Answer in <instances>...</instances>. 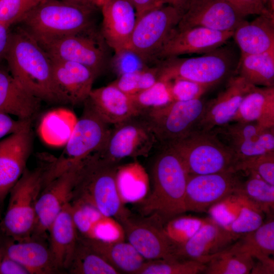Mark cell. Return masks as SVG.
I'll use <instances>...</instances> for the list:
<instances>
[{
    "instance_id": "1",
    "label": "cell",
    "mask_w": 274,
    "mask_h": 274,
    "mask_svg": "<svg viewBox=\"0 0 274 274\" xmlns=\"http://www.w3.org/2000/svg\"><path fill=\"white\" fill-rule=\"evenodd\" d=\"M4 58L11 75L41 101L63 104L54 82L51 60L21 27L11 33Z\"/></svg>"
},
{
    "instance_id": "2",
    "label": "cell",
    "mask_w": 274,
    "mask_h": 274,
    "mask_svg": "<svg viewBox=\"0 0 274 274\" xmlns=\"http://www.w3.org/2000/svg\"><path fill=\"white\" fill-rule=\"evenodd\" d=\"M188 177L178 155L172 148L165 146L153 166L150 193L140 203L139 210L142 217L164 224L185 213Z\"/></svg>"
},
{
    "instance_id": "3",
    "label": "cell",
    "mask_w": 274,
    "mask_h": 274,
    "mask_svg": "<svg viewBox=\"0 0 274 274\" xmlns=\"http://www.w3.org/2000/svg\"><path fill=\"white\" fill-rule=\"evenodd\" d=\"M119 165L109 162L97 152L81 161L72 201L92 206L119 222L131 214L124 206L116 182Z\"/></svg>"
},
{
    "instance_id": "4",
    "label": "cell",
    "mask_w": 274,
    "mask_h": 274,
    "mask_svg": "<svg viewBox=\"0 0 274 274\" xmlns=\"http://www.w3.org/2000/svg\"><path fill=\"white\" fill-rule=\"evenodd\" d=\"M97 7L63 0H43L18 23L35 39L77 33L95 28Z\"/></svg>"
},
{
    "instance_id": "5",
    "label": "cell",
    "mask_w": 274,
    "mask_h": 274,
    "mask_svg": "<svg viewBox=\"0 0 274 274\" xmlns=\"http://www.w3.org/2000/svg\"><path fill=\"white\" fill-rule=\"evenodd\" d=\"M239 57L233 48L223 45L200 56L167 58L155 62L158 81L185 80L210 89L236 74Z\"/></svg>"
},
{
    "instance_id": "6",
    "label": "cell",
    "mask_w": 274,
    "mask_h": 274,
    "mask_svg": "<svg viewBox=\"0 0 274 274\" xmlns=\"http://www.w3.org/2000/svg\"><path fill=\"white\" fill-rule=\"evenodd\" d=\"M82 115L77 119L61 154L51 160L45 176L46 182L73 165L100 151L109 136L111 129L94 110L88 99L83 103Z\"/></svg>"
},
{
    "instance_id": "7",
    "label": "cell",
    "mask_w": 274,
    "mask_h": 274,
    "mask_svg": "<svg viewBox=\"0 0 274 274\" xmlns=\"http://www.w3.org/2000/svg\"><path fill=\"white\" fill-rule=\"evenodd\" d=\"M46 165L26 168L11 189L2 223L4 233L14 241L32 236L36 224V204L44 186Z\"/></svg>"
},
{
    "instance_id": "8",
    "label": "cell",
    "mask_w": 274,
    "mask_h": 274,
    "mask_svg": "<svg viewBox=\"0 0 274 274\" xmlns=\"http://www.w3.org/2000/svg\"><path fill=\"white\" fill-rule=\"evenodd\" d=\"M166 146L178 155L188 175L235 172L236 158L211 131L195 129Z\"/></svg>"
},
{
    "instance_id": "9",
    "label": "cell",
    "mask_w": 274,
    "mask_h": 274,
    "mask_svg": "<svg viewBox=\"0 0 274 274\" xmlns=\"http://www.w3.org/2000/svg\"><path fill=\"white\" fill-rule=\"evenodd\" d=\"M35 40L51 59L81 64L90 68L96 77L108 65L106 47L108 45L95 28L77 33Z\"/></svg>"
},
{
    "instance_id": "10",
    "label": "cell",
    "mask_w": 274,
    "mask_h": 274,
    "mask_svg": "<svg viewBox=\"0 0 274 274\" xmlns=\"http://www.w3.org/2000/svg\"><path fill=\"white\" fill-rule=\"evenodd\" d=\"M206 103L201 97L189 100H174L140 115L147 122L157 141L166 146L196 129Z\"/></svg>"
},
{
    "instance_id": "11",
    "label": "cell",
    "mask_w": 274,
    "mask_h": 274,
    "mask_svg": "<svg viewBox=\"0 0 274 274\" xmlns=\"http://www.w3.org/2000/svg\"><path fill=\"white\" fill-rule=\"evenodd\" d=\"M182 11L170 5L153 8L136 18L128 49L146 63L155 54L177 26Z\"/></svg>"
},
{
    "instance_id": "12",
    "label": "cell",
    "mask_w": 274,
    "mask_h": 274,
    "mask_svg": "<svg viewBox=\"0 0 274 274\" xmlns=\"http://www.w3.org/2000/svg\"><path fill=\"white\" fill-rule=\"evenodd\" d=\"M156 142L147 122L138 115L115 124L106 144L96 152L107 161L118 164L127 157L147 156Z\"/></svg>"
},
{
    "instance_id": "13",
    "label": "cell",
    "mask_w": 274,
    "mask_h": 274,
    "mask_svg": "<svg viewBox=\"0 0 274 274\" xmlns=\"http://www.w3.org/2000/svg\"><path fill=\"white\" fill-rule=\"evenodd\" d=\"M81 161L73 165L43 187L36 204V224L32 236L48 238V230L52 222L72 200Z\"/></svg>"
},
{
    "instance_id": "14",
    "label": "cell",
    "mask_w": 274,
    "mask_h": 274,
    "mask_svg": "<svg viewBox=\"0 0 274 274\" xmlns=\"http://www.w3.org/2000/svg\"><path fill=\"white\" fill-rule=\"evenodd\" d=\"M211 131L239 160L274 151V127L254 122L232 121Z\"/></svg>"
},
{
    "instance_id": "15",
    "label": "cell",
    "mask_w": 274,
    "mask_h": 274,
    "mask_svg": "<svg viewBox=\"0 0 274 274\" xmlns=\"http://www.w3.org/2000/svg\"><path fill=\"white\" fill-rule=\"evenodd\" d=\"M238 172L188 175L184 198L186 212H204L234 194L242 181Z\"/></svg>"
},
{
    "instance_id": "16",
    "label": "cell",
    "mask_w": 274,
    "mask_h": 274,
    "mask_svg": "<svg viewBox=\"0 0 274 274\" xmlns=\"http://www.w3.org/2000/svg\"><path fill=\"white\" fill-rule=\"evenodd\" d=\"M119 223L125 239L147 261L178 258V245L168 236L164 224L143 217L135 219L131 215Z\"/></svg>"
},
{
    "instance_id": "17",
    "label": "cell",
    "mask_w": 274,
    "mask_h": 274,
    "mask_svg": "<svg viewBox=\"0 0 274 274\" xmlns=\"http://www.w3.org/2000/svg\"><path fill=\"white\" fill-rule=\"evenodd\" d=\"M244 18L227 0H187L176 28L184 29L200 26L231 31Z\"/></svg>"
},
{
    "instance_id": "18",
    "label": "cell",
    "mask_w": 274,
    "mask_h": 274,
    "mask_svg": "<svg viewBox=\"0 0 274 274\" xmlns=\"http://www.w3.org/2000/svg\"><path fill=\"white\" fill-rule=\"evenodd\" d=\"M233 31L200 26L184 29L175 27L154 55L152 62L184 54L209 52L224 45L232 37Z\"/></svg>"
},
{
    "instance_id": "19",
    "label": "cell",
    "mask_w": 274,
    "mask_h": 274,
    "mask_svg": "<svg viewBox=\"0 0 274 274\" xmlns=\"http://www.w3.org/2000/svg\"><path fill=\"white\" fill-rule=\"evenodd\" d=\"M32 143L31 125L0 140V204L26 169Z\"/></svg>"
},
{
    "instance_id": "20",
    "label": "cell",
    "mask_w": 274,
    "mask_h": 274,
    "mask_svg": "<svg viewBox=\"0 0 274 274\" xmlns=\"http://www.w3.org/2000/svg\"><path fill=\"white\" fill-rule=\"evenodd\" d=\"M253 86L237 74L230 77L223 90L206 102L196 129L210 131L231 122L243 99Z\"/></svg>"
},
{
    "instance_id": "21",
    "label": "cell",
    "mask_w": 274,
    "mask_h": 274,
    "mask_svg": "<svg viewBox=\"0 0 274 274\" xmlns=\"http://www.w3.org/2000/svg\"><path fill=\"white\" fill-rule=\"evenodd\" d=\"M237 239L226 227L212 218L208 219L190 238L178 245L177 256L206 263Z\"/></svg>"
},
{
    "instance_id": "22",
    "label": "cell",
    "mask_w": 274,
    "mask_h": 274,
    "mask_svg": "<svg viewBox=\"0 0 274 274\" xmlns=\"http://www.w3.org/2000/svg\"><path fill=\"white\" fill-rule=\"evenodd\" d=\"M100 7V32L106 43L115 54L127 50L136 20L134 7L128 0H105Z\"/></svg>"
},
{
    "instance_id": "23",
    "label": "cell",
    "mask_w": 274,
    "mask_h": 274,
    "mask_svg": "<svg viewBox=\"0 0 274 274\" xmlns=\"http://www.w3.org/2000/svg\"><path fill=\"white\" fill-rule=\"evenodd\" d=\"M51 60L54 82L62 103L73 105L84 103L92 89L96 75L77 62Z\"/></svg>"
},
{
    "instance_id": "24",
    "label": "cell",
    "mask_w": 274,
    "mask_h": 274,
    "mask_svg": "<svg viewBox=\"0 0 274 274\" xmlns=\"http://www.w3.org/2000/svg\"><path fill=\"white\" fill-rule=\"evenodd\" d=\"M45 240L35 236L20 241L12 239L1 248L5 255L23 266L28 274L60 273Z\"/></svg>"
},
{
    "instance_id": "25",
    "label": "cell",
    "mask_w": 274,
    "mask_h": 274,
    "mask_svg": "<svg viewBox=\"0 0 274 274\" xmlns=\"http://www.w3.org/2000/svg\"><path fill=\"white\" fill-rule=\"evenodd\" d=\"M49 247L60 272L67 271L78 241L71 203L65 205L48 230Z\"/></svg>"
},
{
    "instance_id": "26",
    "label": "cell",
    "mask_w": 274,
    "mask_h": 274,
    "mask_svg": "<svg viewBox=\"0 0 274 274\" xmlns=\"http://www.w3.org/2000/svg\"><path fill=\"white\" fill-rule=\"evenodd\" d=\"M241 54L274 51V15L268 11L251 22L244 20L234 29L232 37Z\"/></svg>"
},
{
    "instance_id": "27",
    "label": "cell",
    "mask_w": 274,
    "mask_h": 274,
    "mask_svg": "<svg viewBox=\"0 0 274 274\" xmlns=\"http://www.w3.org/2000/svg\"><path fill=\"white\" fill-rule=\"evenodd\" d=\"M88 100L102 119L115 125L140 115L131 96L112 84L92 89Z\"/></svg>"
},
{
    "instance_id": "28",
    "label": "cell",
    "mask_w": 274,
    "mask_h": 274,
    "mask_svg": "<svg viewBox=\"0 0 274 274\" xmlns=\"http://www.w3.org/2000/svg\"><path fill=\"white\" fill-rule=\"evenodd\" d=\"M41 102L11 74L0 68V112L31 121L40 110Z\"/></svg>"
},
{
    "instance_id": "29",
    "label": "cell",
    "mask_w": 274,
    "mask_h": 274,
    "mask_svg": "<svg viewBox=\"0 0 274 274\" xmlns=\"http://www.w3.org/2000/svg\"><path fill=\"white\" fill-rule=\"evenodd\" d=\"M79 238L101 256L119 273L138 274L146 260L128 242Z\"/></svg>"
},
{
    "instance_id": "30",
    "label": "cell",
    "mask_w": 274,
    "mask_h": 274,
    "mask_svg": "<svg viewBox=\"0 0 274 274\" xmlns=\"http://www.w3.org/2000/svg\"><path fill=\"white\" fill-rule=\"evenodd\" d=\"M232 121L254 122L266 127H274V86H253Z\"/></svg>"
},
{
    "instance_id": "31",
    "label": "cell",
    "mask_w": 274,
    "mask_h": 274,
    "mask_svg": "<svg viewBox=\"0 0 274 274\" xmlns=\"http://www.w3.org/2000/svg\"><path fill=\"white\" fill-rule=\"evenodd\" d=\"M237 253L249 254L257 260L266 259L270 255H273V220L271 219L255 230L241 236L236 243L218 253Z\"/></svg>"
},
{
    "instance_id": "32",
    "label": "cell",
    "mask_w": 274,
    "mask_h": 274,
    "mask_svg": "<svg viewBox=\"0 0 274 274\" xmlns=\"http://www.w3.org/2000/svg\"><path fill=\"white\" fill-rule=\"evenodd\" d=\"M236 74L256 86H274V51L241 54Z\"/></svg>"
},
{
    "instance_id": "33",
    "label": "cell",
    "mask_w": 274,
    "mask_h": 274,
    "mask_svg": "<svg viewBox=\"0 0 274 274\" xmlns=\"http://www.w3.org/2000/svg\"><path fill=\"white\" fill-rule=\"evenodd\" d=\"M116 182L124 203L141 201L144 199L149 185V178L145 169L137 162L119 165Z\"/></svg>"
},
{
    "instance_id": "34",
    "label": "cell",
    "mask_w": 274,
    "mask_h": 274,
    "mask_svg": "<svg viewBox=\"0 0 274 274\" xmlns=\"http://www.w3.org/2000/svg\"><path fill=\"white\" fill-rule=\"evenodd\" d=\"M77 119L66 109L50 111L42 118L39 127L42 139L54 146L65 145L74 128Z\"/></svg>"
},
{
    "instance_id": "35",
    "label": "cell",
    "mask_w": 274,
    "mask_h": 274,
    "mask_svg": "<svg viewBox=\"0 0 274 274\" xmlns=\"http://www.w3.org/2000/svg\"><path fill=\"white\" fill-rule=\"evenodd\" d=\"M74 274H119V272L101 256L78 236V243L67 270Z\"/></svg>"
},
{
    "instance_id": "36",
    "label": "cell",
    "mask_w": 274,
    "mask_h": 274,
    "mask_svg": "<svg viewBox=\"0 0 274 274\" xmlns=\"http://www.w3.org/2000/svg\"><path fill=\"white\" fill-rule=\"evenodd\" d=\"M248 175V179L241 182L234 194L246 199L256 210L270 214L274 209V185L255 175Z\"/></svg>"
},
{
    "instance_id": "37",
    "label": "cell",
    "mask_w": 274,
    "mask_h": 274,
    "mask_svg": "<svg viewBox=\"0 0 274 274\" xmlns=\"http://www.w3.org/2000/svg\"><path fill=\"white\" fill-rule=\"evenodd\" d=\"M255 261L245 253H218L206 263V274H249Z\"/></svg>"
},
{
    "instance_id": "38",
    "label": "cell",
    "mask_w": 274,
    "mask_h": 274,
    "mask_svg": "<svg viewBox=\"0 0 274 274\" xmlns=\"http://www.w3.org/2000/svg\"><path fill=\"white\" fill-rule=\"evenodd\" d=\"M206 263L178 258L146 261L138 274H197L203 272Z\"/></svg>"
},
{
    "instance_id": "39",
    "label": "cell",
    "mask_w": 274,
    "mask_h": 274,
    "mask_svg": "<svg viewBox=\"0 0 274 274\" xmlns=\"http://www.w3.org/2000/svg\"><path fill=\"white\" fill-rule=\"evenodd\" d=\"M157 81L158 68L155 66L121 75L111 84L131 95L151 87Z\"/></svg>"
},
{
    "instance_id": "40",
    "label": "cell",
    "mask_w": 274,
    "mask_h": 274,
    "mask_svg": "<svg viewBox=\"0 0 274 274\" xmlns=\"http://www.w3.org/2000/svg\"><path fill=\"white\" fill-rule=\"evenodd\" d=\"M130 96L140 115L174 101L167 83L160 81L151 87Z\"/></svg>"
},
{
    "instance_id": "41",
    "label": "cell",
    "mask_w": 274,
    "mask_h": 274,
    "mask_svg": "<svg viewBox=\"0 0 274 274\" xmlns=\"http://www.w3.org/2000/svg\"><path fill=\"white\" fill-rule=\"evenodd\" d=\"M234 170L255 175L274 185V151L239 160L234 166Z\"/></svg>"
},
{
    "instance_id": "42",
    "label": "cell",
    "mask_w": 274,
    "mask_h": 274,
    "mask_svg": "<svg viewBox=\"0 0 274 274\" xmlns=\"http://www.w3.org/2000/svg\"><path fill=\"white\" fill-rule=\"evenodd\" d=\"M203 222L196 218L178 216L165 223L164 228L169 238L179 245L190 238Z\"/></svg>"
},
{
    "instance_id": "43",
    "label": "cell",
    "mask_w": 274,
    "mask_h": 274,
    "mask_svg": "<svg viewBox=\"0 0 274 274\" xmlns=\"http://www.w3.org/2000/svg\"><path fill=\"white\" fill-rule=\"evenodd\" d=\"M43 0H0V23L9 27Z\"/></svg>"
},
{
    "instance_id": "44",
    "label": "cell",
    "mask_w": 274,
    "mask_h": 274,
    "mask_svg": "<svg viewBox=\"0 0 274 274\" xmlns=\"http://www.w3.org/2000/svg\"><path fill=\"white\" fill-rule=\"evenodd\" d=\"M263 224L261 215L255 209L244 207L226 228L237 238L252 232Z\"/></svg>"
},
{
    "instance_id": "45",
    "label": "cell",
    "mask_w": 274,
    "mask_h": 274,
    "mask_svg": "<svg viewBox=\"0 0 274 274\" xmlns=\"http://www.w3.org/2000/svg\"><path fill=\"white\" fill-rule=\"evenodd\" d=\"M167 83L173 100L199 98L209 89L204 86L185 80H175Z\"/></svg>"
},
{
    "instance_id": "46",
    "label": "cell",
    "mask_w": 274,
    "mask_h": 274,
    "mask_svg": "<svg viewBox=\"0 0 274 274\" xmlns=\"http://www.w3.org/2000/svg\"><path fill=\"white\" fill-rule=\"evenodd\" d=\"M115 69L119 76L139 71L147 67L142 59L128 50L115 54Z\"/></svg>"
},
{
    "instance_id": "47",
    "label": "cell",
    "mask_w": 274,
    "mask_h": 274,
    "mask_svg": "<svg viewBox=\"0 0 274 274\" xmlns=\"http://www.w3.org/2000/svg\"><path fill=\"white\" fill-rule=\"evenodd\" d=\"M227 1L245 17L250 15H259L270 11L266 7L265 0Z\"/></svg>"
},
{
    "instance_id": "48",
    "label": "cell",
    "mask_w": 274,
    "mask_h": 274,
    "mask_svg": "<svg viewBox=\"0 0 274 274\" xmlns=\"http://www.w3.org/2000/svg\"><path fill=\"white\" fill-rule=\"evenodd\" d=\"M31 121L13 119L10 115L0 112V140L31 125Z\"/></svg>"
},
{
    "instance_id": "49",
    "label": "cell",
    "mask_w": 274,
    "mask_h": 274,
    "mask_svg": "<svg viewBox=\"0 0 274 274\" xmlns=\"http://www.w3.org/2000/svg\"><path fill=\"white\" fill-rule=\"evenodd\" d=\"M0 274H28V272L20 264L4 254L0 263Z\"/></svg>"
},
{
    "instance_id": "50",
    "label": "cell",
    "mask_w": 274,
    "mask_h": 274,
    "mask_svg": "<svg viewBox=\"0 0 274 274\" xmlns=\"http://www.w3.org/2000/svg\"><path fill=\"white\" fill-rule=\"evenodd\" d=\"M251 273L252 274H273L274 273V261L270 257L257 260L254 262Z\"/></svg>"
},
{
    "instance_id": "51",
    "label": "cell",
    "mask_w": 274,
    "mask_h": 274,
    "mask_svg": "<svg viewBox=\"0 0 274 274\" xmlns=\"http://www.w3.org/2000/svg\"><path fill=\"white\" fill-rule=\"evenodd\" d=\"M128 1L135 9L136 18L153 8L158 7L157 5V0Z\"/></svg>"
},
{
    "instance_id": "52",
    "label": "cell",
    "mask_w": 274,
    "mask_h": 274,
    "mask_svg": "<svg viewBox=\"0 0 274 274\" xmlns=\"http://www.w3.org/2000/svg\"><path fill=\"white\" fill-rule=\"evenodd\" d=\"M8 28L0 23V59L5 57L9 43L11 33Z\"/></svg>"
},
{
    "instance_id": "53",
    "label": "cell",
    "mask_w": 274,
    "mask_h": 274,
    "mask_svg": "<svg viewBox=\"0 0 274 274\" xmlns=\"http://www.w3.org/2000/svg\"><path fill=\"white\" fill-rule=\"evenodd\" d=\"M187 0H157V7L168 5L176 7L181 11L184 9Z\"/></svg>"
},
{
    "instance_id": "54",
    "label": "cell",
    "mask_w": 274,
    "mask_h": 274,
    "mask_svg": "<svg viewBox=\"0 0 274 274\" xmlns=\"http://www.w3.org/2000/svg\"><path fill=\"white\" fill-rule=\"evenodd\" d=\"M77 3L90 4L100 7L105 0H63Z\"/></svg>"
},
{
    "instance_id": "55",
    "label": "cell",
    "mask_w": 274,
    "mask_h": 274,
    "mask_svg": "<svg viewBox=\"0 0 274 274\" xmlns=\"http://www.w3.org/2000/svg\"><path fill=\"white\" fill-rule=\"evenodd\" d=\"M266 1H268V4L269 5V8L270 10L272 11H273L274 10V0H265V2L266 3Z\"/></svg>"
}]
</instances>
